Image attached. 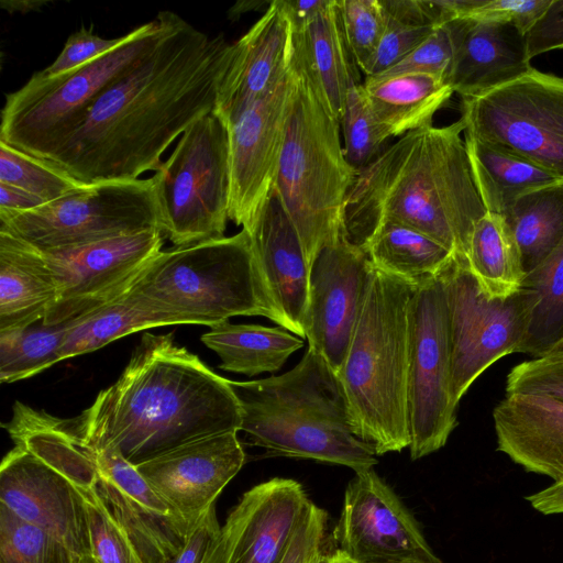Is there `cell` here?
<instances>
[{
	"label": "cell",
	"instance_id": "6da1fadb",
	"mask_svg": "<svg viewBox=\"0 0 563 563\" xmlns=\"http://www.w3.org/2000/svg\"><path fill=\"white\" fill-rule=\"evenodd\" d=\"M233 43L167 11L164 35L95 100L44 159L90 186L130 181L156 170L169 145L216 109Z\"/></svg>",
	"mask_w": 563,
	"mask_h": 563
},
{
	"label": "cell",
	"instance_id": "7a4b0ae2",
	"mask_svg": "<svg viewBox=\"0 0 563 563\" xmlns=\"http://www.w3.org/2000/svg\"><path fill=\"white\" fill-rule=\"evenodd\" d=\"M69 429L88 446L117 449L134 465L194 440L241 431L230 384L174 333H144L120 377Z\"/></svg>",
	"mask_w": 563,
	"mask_h": 563
},
{
	"label": "cell",
	"instance_id": "3957f363",
	"mask_svg": "<svg viewBox=\"0 0 563 563\" xmlns=\"http://www.w3.org/2000/svg\"><path fill=\"white\" fill-rule=\"evenodd\" d=\"M461 120L411 131L356 175L343 209V238L365 250L385 221L413 228L466 256L487 212L471 170Z\"/></svg>",
	"mask_w": 563,
	"mask_h": 563
},
{
	"label": "cell",
	"instance_id": "277c9868",
	"mask_svg": "<svg viewBox=\"0 0 563 563\" xmlns=\"http://www.w3.org/2000/svg\"><path fill=\"white\" fill-rule=\"evenodd\" d=\"M230 384L242 409L241 431L267 456L309 459L354 472L377 464L375 450L353 431L336 374L312 347L282 375Z\"/></svg>",
	"mask_w": 563,
	"mask_h": 563
},
{
	"label": "cell",
	"instance_id": "5b68a950",
	"mask_svg": "<svg viewBox=\"0 0 563 563\" xmlns=\"http://www.w3.org/2000/svg\"><path fill=\"white\" fill-rule=\"evenodd\" d=\"M416 288L372 266L344 361L335 373L353 431L376 455L409 446L408 312Z\"/></svg>",
	"mask_w": 563,
	"mask_h": 563
},
{
	"label": "cell",
	"instance_id": "8992f818",
	"mask_svg": "<svg viewBox=\"0 0 563 563\" xmlns=\"http://www.w3.org/2000/svg\"><path fill=\"white\" fill-rule=\"evenodd\" d=\"M292 62V60H291ZM289 106L275 189L300 238L309 268L343 236V209L357 175L346 161L340 123L292 63Z\"/></svg>",
	"mask_w": 563,
	"mask_h": 563
},
{
	"label": "cell",
	"instance_id": "52a82bcc",
	"mask_svg": "<svg viewBox=\"0 0 563 563\" xmlns=\"http://www.w3.org/2000/svg\"><path fill=\"white\" fill-rule=\"evenodd\" d=\"M130 290L188 324L211 328L235 316H262L280 325L244 229L161 251Z\"/></svg>",
	"mask_w": 563,
	"mask_h": 563
},
{
	"label": "cell",
	"instance_id": "ba28073f",
	"mask_svg": "<svg viewBox=\"0 0 563 563\" xmlns=\"http://www.w3.org/2000/svg\"><path fill=\"white\" fill-rule=\"evenodd\" d=\"M167 11L128 34L109 53L62 76L32 75L7 95L1 111L0 141L27 155L46 159L110 85L136 66L158 43Z\"/></svg>",
	"mask_w": 563,
	"mask_h": 563
},
{
	"label": "cell",
	"instance_id": "9c48e42d",
	"mask_svg": "<svg viewBox=\"0 0 563 563\" xmlns=\"http://www.w3.org/2000/svg\"><path fill=\"white\" fill-rule=\"evenodd\" d=\"M152 179L164 238L175 246L224 238L230 220L229 137L214 111L181 134Z\"/></svg>",
	"mask_w": 563,
	"mask_h": 563
},
{
	"label": "cell",
	"instance_id": "30bf717a",
	"mask_svg": "<svg viewBox=\"0 0 563 563\" xmlns=\"http://www.w3.org/2000/svg\"><path fill=\"white\" fill-rule=\"evenodd\" d=\"M150 229L161 230L152 177L85 186L27 211L0 210L1 232L43 252Z\"/></svg>",
	"mask_w": 563,
	"mask_h": 563
},
{
	"label": "cell",
	"instance_id": "8fae6325",
	"mask_svg": "<svg viewBox=\"0 0 563 563\" xmlns=\"http://www.w3.org/2000/svg\"><path fill=\"white\" fill-rule=\"evenodd\" d=\"M439 277L443 285L451 351V396L455 406L476 378L497 360L521 353L532 300L521 287L489 297L464 257L454 255Z\"/></svg>",
	"mask_w": 563,
	"mask_h": 563
},
{
	"label": "cell",
	"instance_id": "7c38bea8",
	"mask_svg": "<svg viewBox=\"0 0 563 563\" xmlns=\"http://www.w3.org/2000/svg\"><path fill=\"white\" fill-rule=\"evenodd\" d=\"M464 134L499 145L563 180V78L532 68L462 98Z\"/></svg>",
	"mask_w": 563,
	"mask_h": 563
},
{
	"label": "cell",
	"instance_id": "4fadbf2b",
	"mask_svg": "<svg viewBox=\"0 0 563 563\" xmlns=\"http://www.w3.org/2000/svg\"><path fill=\"white\" fill-rule=\"evenodd\" d=\"M456 409L446 302L438 275L417 286L408 312L407 421L412 460L445 445L457 424Z\"/></svg>",
	"mask_w": 563,
	"mask_h": 563
},
{
	"label": "cell",
	"instance_id": "5bb4252c",
	"mask_svg": "<svg viewBox=\"0 0 563 563\" xmlns=\"http://www.w3.org/2000/svg\"><path fill=\"white\" fill-rule=\"evenodd\" d=\"M164 235L150 229L84 245L41 251L57 284V299L43 322H73L126 294L162 251Z\"/></svg>",
	"mask_w": 563,
	"mask_h": 563
},
{
	"label": "cell",
	"instance_id": "9a60e30c",
	"mask_svg": "<svg viewBox=\"0 0 563 563\" xmlns=\"http://www.w3.org/2000/svg\"><path fill=\"white\" fill-rule=\"evenodd\" d=\"M333 537L336 549L356 563H442L373 467L356 471L350 481Z\"/></svg>",
	"mask_w": 563,
	"mask_h": 563
},
{
	"label": "cell",
	"instance_id": "2e32d148",
	"mask_svg": "<svg viewBox=\"0 0 563 563\" xmlns=\"http://www.w3.org/2000/svg\"><path fill=\"white\" fill-rule=\"evenodd\" d=\"M294 87L291 67L273 90L225 125L231 178L229 219L246 231L275 187Z\"/></svg>",
	"mask_w": 563,
	"mask_h": 563
},
{
	"label": "cell",
	"instance_id": "e0dca14e",
	"mask_svg": "<svg viewBox=\"0 0 563 563\" xmlns=\"http://www.w3.org/2000/svg\"><path fill=\"white\" fill-rule=\"evenodd\" d=\"M368 255L343 236L324 246L309 271L303 332L334 373L347 351L372 271Z\"/></svg>",
	"mask_w": 563,
	"mask_h": 563
},
{
	"label": "cell",
	"instance_id": "ac0fdd59",
	"mask_svg": "<svg viewBox=\"0 0 563 563\" xmlns=\"http://www.w3.org/2000/svg\"><path fill=\"white\" fill-rule=\"evenodd\" d=\"M244 462L238 433L229 432L194 440L135 466L189 532Z\"/></svg>",
	"mask_w": 563,
	"mask_h": 563
},
{
	"label": "cell",
	"instance_id": "d6986e66",
	"mask_svg": "<svg viewBox=\"0 0 563 563\" xmlns=\"http://www.w3.org/2000/svg\"><path fill=\"white\" fill-rule=\"evenodd\" d=\"M86 448L106 501L144 563H169L188 534L178 517L117 449Z\"/></svg>",
	"mask_w": 563,
	"mask_h": 563
},
{
	"label": "cell",
	"instance_id": "ffe728a7",
	"mask_svg": "<svg viewBox=\"0 0 563 563\" xmlns=\"http://www.w3.org/2000/svg\"><path fill=\"white\" fill-rule=\"evenodd\" d=\"M0 504L54 536L77 555H89L81 497L66 477L19 445L1 462Z\"/></svg>",
	"mask_w": 563,
	"mask_h": 563
},
{
	"label": "cell",
	"instance_id": "44dd1931",
	"mask_svg": "<svg viewBox=\"0 0 563 563\" xmlns=\"http://www.w3.org/2000/svg\"><path fill=\"white\" fill-rule=\"evenodd\" d=\"M310 501L290 478L246 490L221 527L219 563H282Z\"/></svg>",
	"mask_w": 563,
	"mask_h": 563
},
{
	"label": "cell",
	"instance_id": "7402d4cb",
	"mask_svg": "<svg viewBox=\"0 0 563 563\" xmlns=\"http://www.w3.org/2000/svg\"><path fill=\"white\" fill-rule=\"evenodd\" d=\"M294 27L283 0L269 7L251 29L233 43L221 80L214 113L224 124L249 104L273 90L290 71Z\"/></svg>",
	"mask_w": 563,
	"mask_h": 563
},
{
	"label": "cell",
	"instance_id": "603a6c76",
	"mask_svg": "<svg viewBox=\"0 0 563 563\" xmlns=\"http://www.w3.org/2000/svg\"><path fill=\"white\" fill-rule=\"evenodd\" d=\"M247 233L280 327L306 339L302 323L310 268L298 232L275 187Z\"/></svg>",
	"mask_w": 563,
	"mask_h": 563
},
{
	"label": "cell",
	"instance_id": "cb8c5ba5",
	"mask_svg": "<svg viewBox=\"0 0 563 563\" xmlns=\"http://www.w3.org/2000/svg\"><path fill=\"white\" fill-rule=\"evenodd\" d=\"M446 25L453 58L445 81L462 98L486 93L533 68L526 35L511 24L460 19Z\"/></svg>",
	"mask_w": 563,
	"mask_h": 563
},
{
	"label": "cell",
	"instance_id": "d4e9b609",
	"mask_svg": "<svg viewBox=\"0 0 563 563\" xmlns=\"http://www.w3.org/2000/svg\"><path fill=\"white\" fill-rule=\"evenodd\" d=\"M493 421L498 451L527 472L563 481V399L505 394Z\"/></svg>",
	"mask_w": 563,
	"mask_h": 563
},
{
	"label": "cell",
	"instance_id": "484cf974",
	"mask_svg": "<svg viewBox=\"0 0 563 563\" xmlns=\"http://www.w3.org/2000/svg\"><path fill=\"white\" fill-rule=\"evenodd\" d=\"M291 63L308 77L340 121L350 88L361 84V69L345 40L336 0H329L311 21L294 29Z\"/></svg>",
	"mask_w": 563,
	"mask_h": 563
},
{
	"label": "cell",
	"instance_id": "4316f807",
	"mask_svg": "<svg viewBox=\"0 0 563 563\" xmlns=\"http://www.w3.org/2000/svg\"><path fill=\"white\" fill-rule=\"evenodd\" d=\"M57 284L42 252L0 231V332L43 321Z\"/></svg>",
	"mask_w": 563,
	"mask_h": 563
},
{
	"label": "cell",
	"instance_id": "83f0119b",
	"mask_svg": "<svg viewBox=\"0 0 563 563\" xmlns=\"http://www.w3.org/2000/svg\"><path fill=\"white\" fill-rule=\"evenodd\" d=\"M363 87L387 140L431 126L435 112L453 93L445 80L428 74L369 76Z\"/></svg>",
	"mask_w": 563,
	"mask_h": 563
},
{
	"label": "cell",
	"instance_id": "f1b7e54d",
	"mask_svg": "<svg viewBox=\"0 0 563 563\" xmlns=\"http://www.w3.org/2000/svg\"><path fill=\"white\" fill-rule=\"evenodd\" d=\"M464 143L474 183L487 212L503 217L526 192L561 181L494 143L465 134Z\"/></svg>",
	"mask_w": 563,
	"mask_h": 563
},
{
	"label": "cell",
	"instance_id": "f546056e",
	"mask_svg": "<svg viewBox=\"0 0 563 563\" xmlns=\"http://www.w3.org/2000/svg\"><path fill=\"white\" fill-rule=\"evenodd\" d=\"M169 324L188 323L184 318L129 290L114 301L69 322L60 360L90 353L141 330Z\"/></svg>",
	"mask_w": 563,
	"mask_h": 563
},
{
	"label": "cell",
	"instance_id": "4dcf8cb0",
	"mask_svg": "<svg viewBox=\"0 0 563 563\" xmlns=\"http://www.w3.org/2000/svg\"><path fill=\"white\" fill-rule=\"evenodd\" d=\"M201 342L217 353L223 371L255 376L275 373L288 357L303 346L283 327L260 324H232L229 321L210 328Z\"/></svg>",
	"mask_w": 563,
	"mask_h": 563
},
{
	"label": "cell",
	"instance_id": "1f68e13d",
	"mask_svg": "<svg viewBox=\"0 0 563 563\" xmlns=\"http://www.w3.org/2000/svg\"><path fill=\"white\" fill-rule=\"evenodd\" d=\"M364 252L376 268L417 286L435 278L455 255L427 234L394 221L376 228Z\"/></svg>",
	"mask_w": 563,
	"mask_h": 563
},
{
	"label": "cell",
	"instance_id": "d6a6232c",
	"mask_svg": "<svg viewBox=\"0 0 563 563\" xmlns=\"http://www.w3.org/2000/svg\"><path fill=\"white\" fill-rule=\"evenodd\" d=\"M503 218L517 244L527 276L563 239V180L526 192Z\"/></svg>",
	"mask_w": 563,
	"mask_h": 563
},
{
	"label": "cell",
	"instance_id": "836d02e7",
	"mask_svg": "<svg viewBox=\"0 0 563 563\" xmlns=\"http://www.w3.org/2000/svg\"><path fill=\"white\" fill-rule=\"evenodd\" d=\"M466 264L489 297H507L525 282L520 254L505 219L486 212L474 225Z\"/></svg>",
	"mask_w": 563,
	"mask_h": 563
},
{
	"label": "cell",
	"instance_id": "e575fe53",
	"mask_svg": "<svg viewBox=\"0 0 563 563\" xmlns=\"http://www.w3.org/2000/svg\"><path fill=\"white\" fill-rule=\"evenodd\" d=\"M532 300L528 333L521 353L549 354L563 341V239L551 255L525 278Z\"/></svg>",
	"mask_w": 563,
	"mask_h": 563
},
{
	"label": "cell",
	"instance_id": "d590c367",
	"mask_svg": "<svg viewBox=\"0 0 563 563\" xmlns=\"http://www.w3.org/2000/svg\"><path fill=\"white\" fill-rule=\"evenodd\" d=\"M63 476L81 497L88 527L89 555L97 563H144L106 501L91 457Z\"/></svg>",
	"mask_w": 563,
	"mask_h": 563
},
{
	"label": "cell",
	"instance_id": "8d00e7d4",
	"mask_svg": "<svg viewBox=\"0 0 563 563\" xmlns=\"http://www.w3.org/2000/svg\"><path fill=\"white\" fill-rule=\"evenodd\" d=\"M69 322L31 325L0 332V382L14 383L60 362Z\"/></svg>",
	"mask_w": 563,
	"mask_h": 563
},
{
	"label": "cell",
	"instance_id": "74e56055",
	"mask_svg": "<svg viewBox=\"0 0 563 563\" xmlns=\"http://www.w3.org/2000/svg\"><path fill=\"white\" fill-rule=\"evenodd\" d=\"M387 23L372 59L362 68L365 77L378 76L422 43L437 27L429 22L419 0H382Z\"/></svg>",
	"mask_w": 563,
	"mask_h": 563
},
{
	"label": "cell",
	"instance_id": "f35d334b",
	"mask_svg": "<svg viewBox=\"0 0 563 563\" xmlns=\"http://www.w3.org/2000/svg\"><path fill=\"white\" fill-rule=\"evenodd\" d=\"M79 555L0 504V563H79Z\"/></svg>",
	"mask_w": 563,
	"mask_h": 563
},
{
	"label": "cell",
	"instance_id": "ab89813d",
	"mask_svg": "<svg viewBox=\"0 0 563 563\" xmlns=\"http://www.w3.org/2000/svg\"><path fill=\"white\" fill-rule=\"evenodd\" d=\"M0 183L24 189L46 201L60 199L85 187L40 158L0 141Z\"/></svg>",
	"mask_w": 563,
	"mask_h": 563
},
{
	"label": "cell",
	"instance_id": "60d3db41",
	"mask_svg": "<svg viewBox=\"0 0 563 563\" xmlns=\"http://www.w3.org/2000/svg\"><path fill=\"white\" fill-rule=\"evenodd\" d=\"M339 123L345 158L358 173L382 153L387 141L372 113L363 82L350 88Z\"/></svg>",
	"mask_w": 563,
	"mask_h": 563
},
{
	"label": "cell",
	"instance_id": "b9f144b4",
	"mask_svg": "<svg viewBox=\"0 0 563 563\" xmlns=\"http://www.w3.org/2000/svg\"><path fill=\"white\" fill-rule=\"evenodd\" d=\"M347 45L362 71L384 35L387 15L382 0H336Z\"/></svg>",
	"mask_w": 563,
	"mask_h": 563
},
{
	"label": "cell",
	"instance_id": "7bdbcfd3",
	"mask_svg": "<svg viewBox=\"0 0 563 563\" xmlns=\"http://www.w3.org/2000/svg\"><path fill=\"white\" fill-rule=\"evenodd\" d=\"M531 393L563 399V352L532 357L515 365L506 378V394Z\"/></svg>",
	"mask_w": 563,
	"mask_h": 563
},
{
	"label": "cell",
	"instance_id": "ee69618b",
	"mask_svg": "<svg viewBox=\"0 0 563 563\" xmlns=\"http://www.w3.org/2000/svg\"><path fill=\"white\" fill-rule=\"evenodd\" d=\"M452 58V38L444 24L437 26L422 43L380 75L428 74L446 80Z\"/></svg>",
	"mask_w": 563,
	"mask_h": 563
},
{
	"label": "cell",
	"instance_id": "f6af8a7d",
	"mask_svg": "<svg viewBox=\"0 0 563 563\" xmlns=\"http://www.w3.org/2000/svg\"><path fill=\"white\" fill-rule=\"evenodd\" d=\"M125 35L102 38L91 30L81 27L70 34L57 58L46 68L34 73L40 79H49L77 69L119 46Z\"/></svg>",
	"mask_w": 563,
	"mask_h": 563
},
{
	"label": "cell",
	"instance_id": "bcb514c9",
	"mask_svg": "<svg viewBox=\"0 0 563 563\" xmlns=\"http://www.w3.org/2000/svg\"><path fill=\"white\" fill-rule=\"evenodd\" d=\"M551 2L552 0H482L466 19L511 24L527 35Z\"/></svg>",
	"mask_w": 563,
	"mask_h": 563
},
{
	"label": "cell",
	"instance_id": "7dc6e473",
	"mask_svg": "<svg viewBox=\"0 0 563 563\" xmlns=\"http://www.w3.org/2000/svg\"><path fill=\"white\" fill-rule=\"evenodd\" d=\"M328 515L310 501L282 563H311L324 549Z\"/></svg>",
	"mask_w": 563,
	"mask_h": 563
},
{
	"label": "cell",
	"instance_id": "c3c4849f",
	"mask_svg": "<svg viewBox=\"0 0 563 563\" xmlns=\"http://www.w3.org/2000/svg\"><path fill=\"white\" fill-rule=\"evenodd\" d=\"M221 527L212 506L188 532L169 563H219Z\"/></svg>",
	"mask_w": 563,
	"mask_h": 563
},
{
	"label": "cell",
	"instance_id": "681fc988",
	"mask_svg": "<svg viewBox=\"0 0 563 563\" xmlns=\"http://www.w3.org/2000/svg\"><path fill=\"white\" fill-rule=\"evenodd\" d=\"M529 58L563 48V0H552L541 19L526 35Z\"/></svg>",
	"mask_w": 563,
	"mask_h": 563
},
{
	"label": "cell",
	"instance_id": "f907efd6",
	"mask_svg": "<svg viewBox=\"0 0 563 563\" xmlns=\"http://www.w3.org/2000/svg\"><path fill=\"white\" fill-rule=\"evenodd\" d=\"M45 203L44 199L24 189L0 183V210L27 211Z\"/></svg>",
	"mask_w": 563,
	"mask_h": 563
},
{
	"label": "cell",
	"instance_id": "816d5d0a",
	"mask_svg": "<svg viewBox=\"0 0 563 563\" xmlns=\"http://www.w3.org/2000/svg\"><path fill=\"white\" fill-rule=\"evenodd\" d=\"M530 505L544 515L563 514V481L527 497Z\"/></svg>",
	"mask_w": 563,
	"mask_h": 563
},
{
	"label": "cell",
	"instance_id": "f5cc1de1",
	"mask_svg": "<svg viewBox=\"0 0 563 563\" xmlns=\"http://www.w3.org/2000/svg\"><path fill=\"white\" fill-rule=\"evenodd\" d=\"M292 27L300 29L311 21L329 0H283Z\"/></svg>",
	"mask_w": 563,
	"mask_h": 563
},
{
	"label": "cell",
	"instance_id": "db71d44e",
	"mask_svg": "<svg viewBox=\"0 0 563 563\" xmlns=\"http://www.w3.org/2000/svg\"><path fill=\"white\" fill-rule=\"evenodd\" d=\"M46 2L45 1H31V0H26V1H5V0H2L1 1V7L2 9L7 10L8 12H22V13H25V12H29V11H35L40 8H42L43 5H45Z\"/></svg>",
	"mask_w": 563,
	"mask_h": 563
},
{
	"label": "cell",
	"instance_id": "11a10c76",
	"mask_svg": "<svg viewBox=\"0 0 563 563\" xmlns=\"http://www.w3.org/2000/svg\"><path fill=\"white\" fill-rule=\"evenodd\" d=\"M311 563H356L339 549L333 551L322 550Z\"/></svg>",
	"mask_w": 563,
	"mask_h": 563
},
{
	"label": "cell",
	"instance_id": "9f6ffc18",
	"mask_svg": "<svg viewBox=\"0 0 563 563\" xmlns=\"http://www.w3.org/2000/svg\"><path fill=\"white\" fill-rule=\"evenodd\" d=\"M265 3L268 4L271 2L257 1V0L236 2L230 9L229 16L231 19L238 18V16H240L241 14H243L245 12L253 11V10H258V8L263 7Z\"/></svg>",
	"mask_w": 563,
	"mask_h": 563
},
{
	"label": "cell",
	"instance_id": "6f0895ef",
	"mask_svg": "<svg viewBox=\"0 0 563 563\" xmlns=\"http://www.w3.org/2000/svg\"><path fill=\"white\" fill-rule=\"evenodd\" d=\"M79 563H97L90 555H85L80 558Z\"/></svg>",
	"mask_w": 563,
	"mask_h": 563
},
{
	"label": "cell",
	"instance_id": "680465c9",
	"mask_svg": "<svg viewBox=\"0 0 563 563\" xmlns=\"http://www.w3.org/2000/svg\"><path fill=\"white\" fill-rule=\"evenodd\" d=\"M553 352H563V341H561L558 345H555L550 353H553Z\"/></svg>",
	"mask_w": 563,
	"mask_h": 563
},
{
	"label": "cell",
	"instance_id": "91938a15",
	"mask_svg": "<svg viewBox=\"0 0 563 563\" xmlns=\"http://www.w3.org/2000/svg\"><path fill=\"white\" fill-rule=\"evenodd\" d=\"M443 563V562H442Z\"/></svg>",
	"mask_w": 563,
	"mask_h": 563
}]
</instances>
